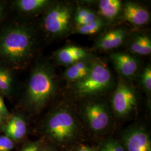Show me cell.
Instances as JSON below:
<instances>
[{
  "mask_svg": "<svg viewBox=\"0 0 151 151\" xmlns=\"http://www.w3.org/2000/svg\"><path fill=\"white\" fill-rule=\"evenodd\" d=\"M16 77L14 70L0 60V93L4 97L11 99L16 93Z\"/></svg>",
  "mask_w": 151,
  "mask_h": 151,
  "instance_id": "obj_16",
  "label": "cell"
},
{
  "mask_svg": "<svg viewBox=\"0 0 151 151\" xmlns=\"http://www.w3.org/2000/svg\"><path fill=\"white\" fill-rule=\"evenodd\" d=\"M16 143L4 134H0V151H12Z\"/></svg>",
  "mask_w": 151,
  "mask_h": 151,
  "instance_id": "obj_23",
  "label": "cell"
},
{
  "mask_svg": "<svg viewBox=\"0 0 151 151\" xmlns=\"http://www.w3.org/2000/svg\"><path fill=\"white\" fill-rule=\"evenodd\" d=\"M99 151H126L123 143L117 136L106 137L97 143Z\"/></svg>",
  "mask_w": 151,
  "mask_h": 151,
  "instance_id": "obj_19",
  "label": "cell"
},
{
  "mask_svg": "<svg viewBox=\"0 0 151 151\" xmlns=\"http://www.w3.org/2000/svg\"><path fill=\"white\" fill-rule=\"evenodd\" d=\"M70 151H99V148L97 143L90 145L86 142L76 146Z\"/></svg>",
  "mask_w": 151,
  "mask_h": 151,
  "instance_id": "obj_25",
  "label": "cell"
},
{
  "mask_svg": "<svg viewBox=\"0 0 151 151\" xmlns=\"http://www.w3.org/2000/svg\"><path fill=\"white\" fill-rule=\"evenodd\" d=\"M73 7L65 2H53L44 12L42 27L50 38L63 37L72 30Z\"/></svg>",
  "mask_w": 151,
  "mask_h": 151,
  "instance_id": "obj_6",
  "label": "cell"
},
{
  "mask_svg": "<svg viewBox=\"0 0 151 151\" xmlns=\"http://www.w3.org/2000/svg\"><path fill=\"white\" fill-rule=\"evenodd\" d=\"M106 21L98 16L97 19L91 23L76 28V32L81 35H92L103 29L106 25Z\"/></svg>",
  "mask_w": 151,
  "mask_h": 151,
  "instance_id": "obj_20",
  "label": "cell"
},
{
  "mask_svg": "<svg viewBox=\"0 0 151 151\" xmlns=\"http://www.w3.org/2000/svg\"><path fill=\"white\" fill-rule=\"evenodd\" d=\"M76 105L88 139L97 143L113 135L116 120L109 101L102 97H93L80 101Z\"/></svg>",
  "mask_w": 151,
  "mask_h": 151,
  "instance_id": "obj_4",
  "label": "cell"
},
{
  "mask_svg": "<svg viewBox=\"0 0 151 151\" xmlns=\"http://www.w3.org/2000/svg\"><path fill=\"white\" fill-rule=\"evenodd\" d=\"M7 11V3L4 1H0V22L6 16Z\"/></svg>",
  "mask_w": 151,
  "mask_h": 151,
  "instance_id": "obj_27",
  "label": "cell"
},
{
  "mask_svg": "<svg viewBox=\"0 0 151 151\" xmlns=\"http://www.w3.org/2000/svg\"><path fill=\"white\" fill-rule=\"evenodd\" d=\"M27 114L24 113L11 114L1 131L15 143L24 140L29 131V123Z\"/></svg>",
  "mask_w": 151,
  "mask_h": 151,
  "instance_id": "obj_9",
  "label": "cell"
},
{
  "mask_svg": "<svg viewBox=\"0 0 151 151\" xmlns=\"http://www.w3.org/2000/svg\"><path fill=\"white\" fill-rule=\"evenodd\" d=\"M37 133L60 151H70L88 140L76 103L71 99L54 104L40 122Z\"/></svg>",
  "mask_w": 151,
  "mask_h": 151,
  "instance_id": "obj_1",
  "label": "cell"
},
{
  "mask_svg": "<svg viewBox=\"0 0 151 151\" xmlns=\"http://www.w3.org/2000/svg\"><path fill=\"white\" fill-rule=\"evenodd\" d=\"M127 35V31L123 27L110 30L97 39L95 48L104 51L118 48L125 42Z\"/></svg>",
  "mask_w": 151,
  "mask_h": 151,
  "instance_id": "obj_13",
  "label": "cell"
},
{
  "mask_svg": "<svg viewBox=\"0 0 151 151\" xmlns=\"http://www.w3.org/2000/svg\"><path fill=\"white\" fill-rule=\"evenodd\" d=\"M38 34L32 24L12 22L0 28V60L12 70L23 68L36 52Z\"/></svg>",
  "mask_w": 151,
  "mask_h": 151,
  "instance_id": "obj_2",
  "label": "cell"
},
{
  "mask_svg": "<svg viewBox=\"0 0 151 151\" xmlns=\"http://www.w3.org/2000/svg\"><path fill=\"white\" fill-rule=\"evenodd\" d=\"M126 151H151V132L143 123H134L122 130L117 136Z\"/></svg>",
  "mask_w": 151,
  "mask_h": 151,
  "instance_id": "obj_8",
  "label": "cell"
},
{
  "mask_svg": "<svg viewBox=\"0 0 151 151\" xmlns=\"http://www.w3.org/2000/svg\"><path fill=\"white\" fill-rule=\"evenodd\" d=\"M90 55L86 49L73 45H69L55 51L53 57L57 63L68 67Z\"/></svg>",
  "mask_w": 151,
  "mask_h": 151,
  "instance_id": "obj_11",
  "label": "cell"
},
{
  "mask_svg": "<svg viewBox=\"0 0 151 151\" xmlns=\"http://www.w3.org/2000/svg\"><path fill=\"white\" fill-rule=\"evenodd\" d=\"M140 82L147 97L148 106L151 107V67L150 65H147L143 69L140 76Z\"/></svg>",
  "mask_w": 151,
  "mask_h": 151,
  "instance_id": "obj_21",
  "label": "cell"
},
{
  "mask_svg": "<svg viewBox=\"0 0 151 151\" xmlns=\"http://www.w3.org/2000/svg\"><path fill=\"white\" fill-rule=\"evenodd\" d=\"M115 120L124 121L130 118L138 107L135 90L129 83L120 79L109 101Z\"/></svg>",
  "mask_w": 151,
  "mask_h": 151,
  "instance_id": "obj_7",
  "label": "cell"
},
{
  "mask_svg": "<svg viewBox=\"0 0 151 151\" xmlns=\"http://www.w3.org/2000/svg\"><path fill=\"white\" fill-rule=\"evenodd\" d=\"M42 151H60L58 149H57L54 146L49 144L48 143H45V145L44 146L43 148Z\"/></svg>",
  "mask_w": 151,
  "mask_h": 151,
  "instance_id": "obj_28",
  "label": "cell"
},
{
  "mask_svg": "<svg viewBox=\"0 0 151 151\" xmlns=\"http://www.w3.org/2000/svg\"><path fill=\"white\" fill-rule=\"evenodd\" d=\"M72 100L80 101L101 97L113 86L114 77L110 69L101 61L95 60L88 75L73 83Z\"/></svg>",
  "mask_w": 151,
  "mask_h": 151,
  "instance_id": "obj_5",
  "label": "cell"
},
{
  "mask_svg": "<svg viewBox=\"0 0 151 151\" xmlns=\"http://www.w3.org/2000/svg\"><path fill=\"white\" fill-rule=\"evenodd\" d=\"M95 60V59L90 55L67 67L63 73L65 80L73 83L80 81L90 72Z\"/></svg>",
  "mask_w": 151,
  "mask_h": 151,
  "instance_id": "obj_15",
  "label": "cell"
},
{
  "mask_svg": "<svg viewBox=\"0 0 151 151\" xmlns=\"http://www.w3.org/2000/svg\"><path fill=\"white\" fill-rule=\"evenodd\" d=\"M4 98L3 95L0 93V116L7 120L11 116V114L6 106Z\"/></svg>",
  "mask_w": 151,
  "mask_h": 151,
  "instance_id": "obj_26",
  "label": "cell"
},
{
  "mask_svg": "<svg viewBox=\"0 0 151 151\" xmlns=\"http://www.w3.org/2000/svg\"><path fill=\"white\" fill-rule=\"evenodd\" d=\"M54 67L42 60L34 66L22 95L20 104L27 115H37L53 102L58 92Z\"/></svg>",
  "mask_w": 151,
  "mask_h": 151,
  "instance_id": "obj_3",
  "label": "cell"
},
{
  "mask_svg": "<svg viewBox=\"0 0 151 151\" xmlns=\"http://www.w3.org/2000/svg\"><path fill=\"white\" fill-rule=\"evenodd\" d=\"M110 57L115 69L124 78L131 80L137 75L139 62L130 54L124 52L112 53Z\"/></svg>",
  "mask_w": 151,
  "mask_h": 151,
  "instance_id": "obj_10",
  "label": "cell"
},
{
  "mask_svg": "<svg viewBox=\"0 0 151 151\" xmlns=\"http://www.w3.org/2000/svg\"><path fill=\"white\" fill-rule=\"evenodd\" d=\"M46 142L42 138L26 141L17 151H42Z\"/></svg>",
  "mask_w": 151,
  "mask_h": 151,
  "instance_id": "obj_22",
  "label": "cell"
},
{
  "mask_svg": "<svg viewBox=\"0 0 151 151\" xmlns=\"http://www.w3.org/2000/svg\"><path fill=\"white\" fill-rule=\"evenodd\" d=\"M123 2L120 0H101L98 2V14L105 21L112 22L122 11Z\"/></svg>",
  "mask_w": 151,
  "mask_h": 151,
  "instance_id": "obj_17",
  "label": "cell"
},
{
  "mask_svg": "<svg viewBox=\"0 0 151 151\" xmlns=\"http://www.w3.org/2000/svg\"><path fill=\"white\" fill-rule=\"evenodd\" d=\"M98 16H99L95 13V12L91 10L85 18L75 22L76 27H79L87 25L95 20L98 17Z\"/></svg>",
  "mask_w": 151,
  "mask_h": 151,
  "instance_id": "obj_24",
  "label": "cell"
},
{
  "mask_svg": "<svg viewBox=\"0 0 151 151\" xmlns=\"http://www.w3.org/2000/svg\"><path fill=\"white\" fill-rule=\"evenodd\" d=\"M7 120H6L5 118L0 116V130L1 129V128H2V127L4 126V125L5 123Z\"/></svg>",
  "mask_w": 151,
  "mask_h": 151,
  "instance_id": "obj_29",
  "label": "cell"
},
{
  "mask_svg": "<svg viewBox=\"0 0 151 151\" xmlns=\"http://www.w3.org/2000/svg\"><path fill=\"white\" fill-rule=\"evenodd\" d=\"M52 2L49 0H15L10 4L11 7L20 14L33 16L44 12Z\"/></svg>",
  "mask_w": 151,
  "mask_h": 151,
  "instance_id": "obj_14",
  "label": "cell"
},
{
  "mask_svg": "<svg viewBox=\"0 0 151 151\" xmlns=\"http://www.w3.org/2000/svg\"><path fill=\"white\" fill-rule=\"evenodd\" d=\"M130 52L134 54L147 55L151 53V39L148 34L139 33L134 36L129 45Z\"/></svg>",
  "mask_w": 151,
  "mask_h": 151,
  "instance_id": "obj_18",
  "label": "cell"
},
{
  "mask_svg": "<svg viewBox=\"0 0 151 151\" xmlns=\"http://www.w3.org/2000/svg\"><path fill=\"white\" fill-rule=\"evenodd\" d=\"M122 11L124 20L135 26L145 25L150 20V14L148 11L135 2H125L123 4Z\"/></svg>",
  "mask_w": 151,
  "mask_h": 151,
  "instance_id": "obj_12",
  "label": "cell"
}]
</instances>
